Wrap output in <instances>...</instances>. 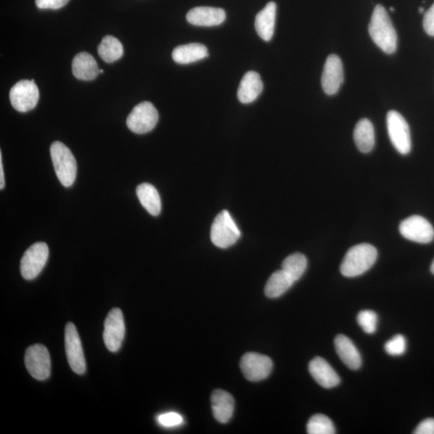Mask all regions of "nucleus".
<instances>
[{"mask_svg":"<svg viewBox=\"0 0 434 434\" xmlns=\"http://www.w3.org/2000/svg\"><path fill=\"white\" fill-rule=\"evenodd\" d=\"M159 121V113L150 102H143L133 109L127 118V125L138 135L151 131Z\"/></svg>","mask_w":434,"mask_h":434,"instance_id":"7","label":"nucleus"},{"mask_svg":"<svg viewBox=\"0 0 434 434\" xmlns=\"http://www.w3.org/2000/svg\"><path fill=\"white\" fill-rule=\"evenodd\" d=\"M263 90L260 75L254 71L248 72L241 80L237 98L243 104L254 102Z\"/></svg>","mask_w":434,"mask_h":434,"instance_id":"18","label":"nucleus"},{"mask_svg":"<svg viewBox=\"0 0 434 434\" xmlns=\"http://www.w3.org/2000/svg\"><path fill=\"white\" fill-rule=\"evenodd\" d=\"M309 434H335L336 428L332 420L325 415H314L307 423Z\"/></svg>","mask_w":434,"mask_h":434,"instance_id":"28","label":"nucleus"},{"mask_svg":"<svg viewBox=\"0 0 434 434\" xmlns=\"http://www.w3.org/2000/svg\"><path fill=\"white\" fill-rule=\"evenodd\" d=\"M345 80L342 61L336 54L327 57L322 75V87L327 95H334L340 90Z\"/></svg>","mask_w":434,"mask_h":434,"instance_id":"14","label":"nucleus"},{"mask_svg":"<svg viewBox=\"0 0 434 434\" xmlns=\"http://www.w3.org/2000/svg\"><path fill=\"white\" fill-rule=\"evenodd\" d=\"M335 346L337 354L343 364L352 370L360 368L362 360L360 352L349 338L343 335L337 336Z\"/></svg>","mask_w":434,"mask_h":434,"instance_id":"19","label":"nucleus"},{"mask_svg":"<svg viewBox=\"0 0 434 434\" xmlns=\"http://www.w3.org/2000/svg\"><path fill=\"white\" fill-rule=\"evenodd\" d=\"M414 434H434V418H427L420 423Z\"/></svg>","mask_w":434,"mask_h":434,"instance_id":"34","label":"nucleus"},{"mask_svg":"<svg viewBox=\"0 0 434 434\" xmlns=\"http://www.w3.org/2000/svg\"><path fill=\"white\" fill-rule=\"evenodd\" d=\"M241 235L239 228L226 210L215 218L211 228V239L215 246L221 249H227L235 245Z\"/></svg>","mask_w":434,"mask_h":434,"instance_id":"4","label":"nucleus"},{"mask_svg":"<svg viewBox=\"0 0 434 434\" xmlns=\"http://www.w3.org/2000/svg\"><path fill=\"white\" fill-rule=\"evenodd\" d=\"M294 281L283 270L274 272L267 281L265 294L270 299L279 298L292 287Z\"/></svg>","mask_w":434,"mask_h":434,"instance_id":"25","label":"nucleus"},{"mask_svg":"<svg viewBox=\"0 0 434 434\" xmlns=\"http://www.w3.org/2000/svg\"><path fill=\"white\" fill-rule=\"evenodd\" d=\"M423 28L428 35L434 36V3L424 14Z\"/></svg>","mask_w":434,"mask_h":434,"instance_id":"33","label":"nucleus"},{"mask_svg":"<svg viewBox=\"0 0 434 434\" xmlns=\"http://www.w3.org/2000/svg\"><path fill=\"white\" fill-rule=\"evenodd\" d=\"M208 56L206 46L199 43H191V44L176 47L173 52V60L180 65L193 63Z\"/></svg>","mask_w":434,"mask_h":434,"instance_id":"22","label":"nucleus"},{"mask_svg":"<svg viewBox=\"0 0 434 434\" xmlns=\"http://www.w3.org/2000/svg\"><path fill=\"white\" fill-rule=\"evenodd\" d=\"M387 127L395 150L403 155H408L411 151L412 142L406 120L398 111H390L387 114Z\"/></svg>","mask_w":434,"mask_h":434,"instance_id":"5","label":"nucleus"},{"mask_svg":"<svg viewBox=\"0 0 434 434\" xmlns=\"http://www.w3.org/2000/svg\"><path fill=\"white\" fill-rule=\"evenodd\" d=\"M384 349L390 356H402L406 351V340L402 335L395 336L385 343Z\"/></svg>","mask_w":434,"mask_h":434,"instance_id":"30","label":"nucleus"},{"mask_svg":"<svg viewBox=\"0 0 434 434\" xmlns=\"http://www.w3.org/2000/svg\"><path fill=\"white\" fill-rule=\"evenodd\" d=\"M400 235L409 241L428 244L434 238V228L426 218L421 216L409 217L400 223Z\"/></svg>","mask_w":434,"mask_h":434,"instance_id":"13","label":"nucleus"},{"mask_svg":"<svg viewBox=\"0 0 434 434\" xmlns=\"http://www.w3.org/2000/svg\"><path fill=\"white\" fill-rule=\"evenodd\" d=\"M65 345L67 359L75 373L83 375L87 371V364L82 342L74 323H68L65 327Z\"/></svg>","mask_w":434,"mask_h":434,"instance_id":"11","label":"nucleus"},{"mask_svg":"<svg viewBox=\"0 0 434 434\" xmlns=\"http://www.w3.org/2000/svg\"><path fill=\"white\" fill-rule=\"evenodd\" d=\"M36 6L41 9L56 10L66 6L69 0H35Z\"/></svg>","mask_w":434,"mask_h":434,"instance_id":"32","label":"nucleus"},{"mask_svg":"<svg viewBox=\"0 0 434 434\" xmlns=\"http://www.w3.org/2000/svg\"><path fill=\"white\" fill-rule=\"evenodd\" d=\"M419 12L420 13H424V8L422 7L419 8Z\"/></svg>","mask_w":434,"mask_h":434,"instance_id":"37","label":"nucleus"},{"mask_svg":"<svg viewBox=\"0 0 434 434\" xmlns=\"http://www.w3.org/2000/svg\"><path fill=\"white\" fill-rule=\"evenodd\" d=\"M50 250L46 243L37 242L25 251L21 262V272L23 279L32 280L44 269Z\"/></svg>","mask_w":434,"mask_h":434,"instance_id":"6","label":"nucleus"},{"mask_svg":"<svg viewBox=\"0 0 434 434\" xmlns=\"http://www.w3.org/2000/svg\"><path fill=\"white\" fill-rule=\"evenodd\" d=\"M72 70L76 78L83 80H93L100 74L97 61L87 52H80L74 58Z\"/></svg>","mask_w":434,"mask_h":434,"instance_id":"20","label":"nucleus"},{"mask_svg":"<svg viewBox=\"0 0 434 434\" xmlns=\"http://www.w3.org/2000/svg\"><path fill=\"white\" fill-rule=\"evenodd\" d=\"M390 10H391V12H394L395 11L393 8H390Z\"/></svg>","mask_w":434,"mask_h":434,"instance_id":"38","label":"nucleus"},{"mask_svg":"<svg viewBox=\"0 0 434 434\" xmlns=\"http://www.w3.org/2000/svg\"><path fill=\"white\" fill-rule=\"evenodd\" d=\"M158 422L164 427H175L183 424L184 419L180 414L174 412L166 413L160 415Z\"/></svg>","mask_w":434,"mask_h":434,"instance_id":"31","label":"nucleus"},{"mask_svg":"<svg viewBox=\"0 0 434 434\" xmlns=\"http://www.w3.org/2000/svg\"><path fill=\"white\" fill-rule=\"evenodd\" d=\"M357 322L365 333L371 335L378 328V316L374 312L365 310L358 314Z\"/></svg>","mask_w":434,"mask_h":434,"instance_id":"29","label":"nucleus"},{"mask_svg":"<svg viewBox=\"0 0 434 434\" xmlns=\"http://www.w3.org/2000/svg\"><path fill=\"white\" fill-rule=\"evenodd\" d=\"M25 362L26 369L38 380H45L50 378L51 360L47 347L42 345L30 346L25 351Z\"/></svg>","mask_w":434,"mask_h":434,"instance_id":"10","label":"nucleus"},{"mask_svg":"<svg viewBox=\"0 0 434 434\" xmlns=\"http://www.w3.org/2000/svg\"><path fill=\"white\" fill-rule=\"evenodd\" d=\"M136 193L143 208L152 216H159L162 208L161 199L154 186L147 183L138 185Z\"/></svg>","mask_w":434,"mask_h":434,"instance_id":"24","label":"nucleus"},{"mask_svg":"<svg viewBox=\"0 0 434 434\" xmlns=\"http://www.w3.org/2000/svg\"><path fill=\"white\" fill-rule=\"evenodd\" d=\"M307 267V257L300 252L288 256L281 264V270H284L294 283L302 278Z\"/></svg>","mask_w":434,"mask_h":434,"instance_id":"27","label":"nucleus"},{"mask_svg":"<svg viewBox=\"0 0 434 434\" xmlns=\"http://www.w3.org/2000/svg\"><path fill=\"white\" fill-rule=\"evenodd\" d=\"M369 32L371 39L381 50L393 54L398 49V34L387 11L381 6L375 8Z\"/></svg>","mask_w":434,"mask_h":434,"instance_id":"1","label":"nucleus"},{"mask_svg":"<svg viewBox=\"0 0 434 434\" xmlns=\"http://www.w3.org/2000/svg\"><path fill=\"white\" fill-rule=\"evenodd\" d=\"M273 361L269 356L248 352L242 356L240 367L245 378L252 382L266 379L273 370Z\"/></svg>","mask_w":434,"mask_h":434,"instance_id":"9","label":"nucleus"},{"mask_svg":"<svg viewBox=\"0 0 434 434\" xmlns=\"http://www.w3.org/2000/svg\"><path fill=\"white\" fill-rule=\"evenodd\" d=\"M309 371L316 382L326 389L336 387L340 383V376L328 362L321 357H316L310 362Z\"/></svg>","mask_w":434,"mask_h":434,"instance_id":"16","label":"nucleus"},{"mask_svg":"<svg viewBox=\"0 0 434 434\" xmlns=\"http://www.w3.org/2000/svg\"><path fill=\"white\" fill-rule=\"evenodd\" d=\"M104 73V70L103 69H100V74H103Z\"/></svg>","mask_w":434,"mask_h":434,"instance_id":"39","label":"nucleus"},{"mask_svg":"<svg viewBox=\"0 0 434 434\" xmlns=\"http://www.w3.org/2000/svg\"><path fill=\"white\" fill-rule=\"evenodd\" d=\"M2 153L0 152V189H3L6 186V180H4Z\"/></svg>","mask_w":434,"mask_h":434,"instance_id":"35","label":"nucleus"},{"mask_svg":"<svg viewBox=\"0 0 434 434\" xmlns=\"http://www.w3.org/2000/svg\"><path fill=\"white\" fill-rule=\"evenodd\" d=\"M98 52L100 57L107 63H113L121 58L123 55V46L117 38L112 36L103 37L98 45Z\"/></svg>","mask_w":434,"mask_h":434,"instance_id":"26","label":"nucleus"},{"mask_svg":"<svg viewBox=\"0 0 434 434\" xmlns=\"http://www.w3.org/2000/svg\"><path fill=\"white\" fill-rule=\"evenodd\" d=\"M276 6L270 2L257 14L255 19V30L262 40L268 42L274 36Z\"/></svg>","mask_w":434,"mask_h":434,"instance_id":"21","label":"nucleus"},{"mask_svg":"<svg viewBox=\"0 0 434 434\" xmlns=\"http://www.w3.org/2000/svg\"><path fill=\"white\" fill-rule=\"evenodd\" d=\"M211 403L213 416L218 422L226 424L230 421L235 409V400L230 393L221 389L215 390Z\"/></svg>","mask_w":434,"mask_h":434,"instance_id":"17","label":"nucleus"},{"mask_svg":"<svg viewBox=\"0 0 434 434\" xmlns=\"http://www.w3.org/2000/svg\"><path fill=\"white\" fill-rule=\"evenodd\" d=\"M354 140L357 149L362 153H369L375 146V131L373 123L369 119H361L355 127Z\"/></svg>","mask_w":434,"mask_h":434,"instance_id":"23","label":"nucleus"},{"mask_svg":"<svg viewBox=\"0 0 434 434\" xmlns=\"http://www.w3.org/2000/svg\"><path fill=\"white\" fill-rule=\"evenodd\" d=\"M50 155L57 178L64 187L74 184L77 176V162L68 147L56 141L50 147Z\"/></svg>","mask_w":434,"mask_h":434,"instance_id":"3","label":"nucleus"},{"mask_svg":"<svg viewBox=\"0 0 434 434\" xmlns=\"http://www.w3.org/2000/svg\"><path fill=\"white\" fill-rule=\"evenodd\" d=\"M186 19L193 25L213 27L225 22L226 14L221 8L198 7L190 10Z\"/></svg>","mask_w":434,"mask_h":434,"instance_id":"15","label":"nucleus"},{"mask_svg":"<svg viewBox=\"0 0 434 434\" xmlns=\"http://www.w3.org/2000/svg\"><path fill=\"white\" fill-rule=\"evenodd\" d=\"M125 332V322L121 310L112 309L105 321L103 333L105 345L109 351L117 352L120 349Z\"/></svg>","mask_w":434,"mask_h":434,"instance_id":"12","label":"nucleus"},{"mask_svg":"<svg viewBox=\"0 0 434 434\" xmlns=\"http://www.w3.org/2000/svg\"><path fill=\"white\" fill-rule=\"evenodd\" d=\"M431 270L432 272V274L434 275V260L432 262L431 266Z\"/></svg>","mask_w":434,"mask_h":434,"instance_id":"36","label":"nucleus"},{"mask_svg":"<svg viewBox=\"0 0 434 434\" xmlns=\"http://www.w3.org/2000/svg\"><path fill=\"white\" fill-rule=\"evenodd\" d=\"M39 97V89L33 79L20 80L14 85L9 94L14 109L22 113L30 111L34 109Z\"/></svg>","mask_w":434,"mask_h":434,"instance_id":"8","label":"nucleus"},{"mask_svg":"<svg viewBox=\"0 0 434 434\" xmlns=\"http://www.w3.org/2000/svg\"><path fill=\"white\" fill-rule=\"evenodd\" d=\"M378 256V250L368 243L353 246L342 261L341 273L347 278L362 275L373 267Z\"/></svg>","mask_w":434,"mask_h":434,"instance_id":"2","label":"nucleus"}]
</instances>
